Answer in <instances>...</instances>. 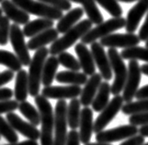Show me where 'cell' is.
Wrapping results in <instances>:
<instances>
[{
	"label": "cell",
	"mask_w": 148,
	"mask_h": 145,
	"mask_svg": "<svg viewBox=\"0 0 148 145\" xmlns=\"http://www.w3.org/2000/svg\"><path fill=\"white\" fill-rule=\"evenodd\" d=\"M123 97L120 94L114 95L112 100L109 102L106 107L102 110L99 116L97 117L96 121L94 122V132L99 133L109 125L110 121L117 116V114L121 110L122 105H123Z\"/></svg>",
	"instance_id": "9c48e42d"
},
{
	"label": "cell",
	"mask_w": 148,
	"mask_h": 145,
	"mask_svg": "<svg viewBox=\"0 0 148 145\" xmlns=\"http://www.w3.org/2000/svg\"><path fill=\"white\" fill-rule=\"evenodd\" d=\"M67 103L59 100L54 111V143L53 145H65L67 139Z\"/></svg>",
	"instance_id": "52a82bcc"
},
{
	"label": "cell",
	"mask_w": 148,
	"mask_h": 145,
	"mask_svg": "<svg viewBox=\"0 0 148 145\" xmlns=\"http://www.w3.org/2000/svg\"><path fill=\"white\" fill-rule=\"evenodd\" d=\"M18 102L17 100H4L0 101V115L4 113L13 112L18 109Z\"/></svg>",
	"instance_id": "f35d334b"
},
{
	"label": "cell",
	"mask_w": 148,
	"mask_h": 145,
	"mask_svg": "<svg viewBox=\"0 0 148 145\" xmlns=\"http://www.w3.org/2000/svg\"><path fill=\"white\" fill-rule=\"evenodd\" d=\"M79 135L81 143L86 144L90 142L92 133L94 132L93 111L88 106H85L81 110L80 122H79Z\"/></svg>",
	"instance_id": "ac0fdd59"
},
{
	"label": "cell",
	"mask_w": 148,
	"mask_h": 145,
	"mask_svg": "<svg viewBox=\"0 0 148 145\" xmlns=\"http://www.w3.org/2000/svg\"><path fill=\"white\" fill-rule=\"evenodd\" d=\"M14 95V92L9 88H0V101L9 100Z\"/></svg>",
	"instance_id": "f6af8a7d"
},
{
	"label": "cell",
	"mask_w": 148,
	"mask_h": 145,
	"mask_svg": "<svg viewBox=\"0 0 148 145\" xmlns=\"http://www.w3.org/2000/svg\"><path fill=\"white\" fill-rule=\"evenodd\" d=\"M1 8L6 16L14 23L25 25L29 22V13L17 6L12 0H3L1 2Z\"/></svg>",
	"instance_id": "ffe728a7"
},
{
	"label": "cell",
	"mask_w": 148,
	"mask_h": 145,
	"mask_svg": "<svg viewBox=\"0 0 148 145\" xmlns=\"http://www.w3.org/2000/svg\"><path fill=\"white\" fill-rule=\"evenodd\" d=\"M0 65L6 66L14 72L19 71L23 66L17 56L6 50H0Z\"/></svg>",
	"instance_id": "d6a6232c"
},
{
	"label": "cell",
	"mask_w": 148,
	"mask_h": 145,
	"mask_svg": "<svg viewBox=\"0 0 148 145\" xmlns=\"http://www.w3.org/2000/svg\"><path fill=\"white\" fill-rule=\"evenodd\" d=\"M75 51L84 73L88 76H91L96 73V64L92 52L86 47V44L82 42L76 44L75 46Z\"/></svg>",
	"instance_id": "d6986e66"
},
{
	"label": "cell",
	"mask_w": 148,
	"mask_h": 145,
	"mask_svg": "<svg viewBox=\"0 0 148 145\" xmlns=\"http://www.w3.org/2000/svg\"><path fill=\"white\" fill-rule=\"evenodd\" d=\"M145 143V137L140 135H134L126 139V141L121 143L120 145H142Z\"/></svg>",
	"instance_id": "b9f144b4"
},
{
	"label": "cell",
	"mask_w": 148,
	"mask_h": 145,
	"mask_svg": "<svg viewBox=\"0 0 148 145\" xmlns=\"http://www.w3.org/2000/svg\"><path fill=\"white\" fill-rule=\"evenodd\" d=\"M92 24L93 23L88 19H83L77 24H75L74 27L64 33V35H63L61 38H58L52 44L49 48L50 54L52 56H56L70 48L92 28Z\"/></svg>",
	"instance_id": "7a4b0ae2"
},
{
	"label": "cell",
	"mask_w": 148,
	"mask_h": 145,
	"mask_svg": "<svg viewBox=\"0 0 148 145\" xmlns=\"http://www.w3.org/2000/svg\"><path fill=\"white\" fill-rule=\"evenodd\" d=\"M82 89L78 85L68 86H45L42 90V94L48 99L65 100L76 98L81 94Z\"/></svg>",
	"instance_id": "5bb4252c"
},
{
	"label": "cell",
	"mask_w": 148,
	"mask_h": 145,
	"mask_svg": "<svg viewBox=\"0 0 148 145\" xmlns=\"http://www.w3.org/2000/svg\"><path fill=\"white\" fill-rule=\"evenodd\" d=\"M7 120L16 131L22 134L24 137L37 141L40 138V131L33 124L21 119L17 114L13 112L7 113Z\"/></svg>",
	"instance_id": "9a60e30c"
},
{
	"label": "cell",
	"mask_w": 148,
	"mask_h": 145,
	"mask_svg": "<svg viewBox=\"0 0 148 145\" xmlns=\"http://www.w3.org/2000/svg\"><path fill=\"white\" fill-rule=\"evenodd\" d=\"M111 94V85L108 81L101 82L98 92L92 102V109L96 112H101L110 102V94Z\"/></svg>",
	"instance_id": "484cf974"
},
{
	"label": "cell",
	"mask_w": 148,
	"mask_h": 145,
	"mask_svg": "<svg viewBox=\"0 0 148 145\" xmlns=\"http://www.w3.org/2000/svg\"><path fill=\"white\" fill-rule=\"evenodd\" d=\"M80 135L75 129H72L67 134V139H66L65 145H80Z\"/></svg>",
	"instance_id": "60d3db41"
},
{
	"label": "cell",
	"mask_w": 148,
	"mask_h": 145,
	"mask_svg": "<svg viewBox=\"0 0 148 145\" xmlns=\"http://www.w3.org/2000/svg\"><path fill=\"white\" fill-rule=\"evenodd\" d=\"M18 110L27 119L33 124L34 126H39L40 124V112L35 108L32 103L27 101L20 102L18 105Z\"/></svg>",
	"instance_id": "f546056e"
},
{
	"label": "cell",
	"mask_w": 148,
	"mask_h": 145,
	"mask_svg": "<svg viewBox=\"0 0 148 145\" xmlns=\"http://www.w3.org/2000/svg\"><path fill=\"white\" fill-rule=\"evenodd\" d=\"M2 12H3V10L1 8H0V17H2Z\"/></svg>",
	"instance_id": "db71d44e"
},
{
	"label": "cell",
	"mask_w": 148,
	"mask_h": 145,
	"mask_svg": "<svg viewBox=\"0 0 148 145\" xmlns=\"http://www.w3.org/2000/svg\"><path fill=\"white\" fill-rule=\"evenodd\" d=\"M49 54V49L46 47L36 50L29 66V94L32 97L39 94L40 86L42 79L43 67Z\"/></svg>",
	"instance_id": "3957f363"
},
{
	"label": "cell",
	"mask_w": 148,
	"mask_h": 145,
	"mask_svg": "<svg viewBox=\"0 0 148 145\" xmlns=\"http://www.w3.org/2000/svg\"><path fill=\"white\" fill-rule=\"evenodd\" d=\"M135 98L137 100L140 99H148V84L143 86L140 89H138L136 94H135Z\"/></svg>",
	"instance_id": "bcb514c9"
},
{
	"label": "cell",
	"mask_w": 148,
	"mask_h": 145,
	"mask_svg": "<svg viewBox=\"0 0 148 145\" xmlns=\"http://www.w3.org/2000/svg\"><path fill=\"white\" fill-rule=\"evenodd\" d=\"M85 145H111L110 143H107V142H88Z\"/></svg>",
	"instance_id": "f907efd6"
},
{
	"label": "cell",
	"mask_w": 148,
	"mask_h": 145,
	"mask_svg": "<svg viewBox=\"0 0 148 145\" xmlns=\"http://www.w3.org/2000/svg\"><path fill=\"white\" fill-rule=\"evenodd\" d=\"M7 145H39V143L35 141V139H29L28 141H24V142H18V143H9V144H7Z\"/></svg>",
	"instance_id": "7dc6e473"
},
{
	"label": "cell",
	"mask_w": 148,
	"mask_h": 145,
	"mask_svg": "<svg viewBox=\"0 0 148 145\" xmlns=\"http://www.w3.org/2000/svg\"><path fill=\"white\" fill-rule=\"evenodd\" d=\"M59 65L60 63L58 58H55V56H51L47 58L43 67L42 79V83L44 86H50L53 82Z\"/></svg>",
	"instance_id": "4316f807"
},
{
	"label": "cell",
	"mask_w": 148,
	"mask_h": 145,
	"mask_svg": "<svg viewBox=\"0 0 148 145\" xmlns=\"http://www.w3.org/2000/svg\"><path fill=\"white\" fill-rule=\"evenodd\" d=\"M9 19L7 16L0 17V45H7L9 41L10 34Z\"/></svg>",
	"instance_id": "8d00e7d4"
},
{
	"label": "cell",
	"mask_w": 148,
	"mask_h": 145,
	"mask_svg": "<svg viewBox=\"0 0 148 145\" xmlns=\"http://www.w3.org/2000/svg\"><path fill=\"white\" fill-rule=\"evenodd\" d=\"M84 9L82 8H75L74 9H70L65 15L59 19L56 25V29L59 33H65L68 30L78 22V20L83 17Z\"/></svg>",
	"instance_id": "7402d4cb"
},
{
	"label": "cell",
	"mask_w": 148,
	"mask_h": 145,
	"mask_svg": "<svg viewBox=\"0 0 148 145\" xmlns=\"http://www.w3.org/2000/svg\"><path fill=\"white\" fill-rule=\"evenodd\" d=\"M117 1H120V2H123V3H132V2L139 1V0H117Z\"/></svg>",
	"instance_id": "816d5d0a"
},
{
	"label": "cell",
	"mask_w": 148,
	"mask_h": 145,
	"mask_svg": "<svg viewBox=\"0 0 148 145\" xmlns=\"http://www.w3.org/2000/svg\"><path fill=\"white\" fill-rule=\"evenodd\" d=\"M130 124L135 126H143L148 125V112L137 114V115H132L129 117Z\"/></svg>",
	"instance_id": "ab89813d"
},
{
	"label": "cell",
	"mask_w": 148,
	"mask_h": 145,
	"mask_svg": "<svg viewBox=\"0 0 148 145\" xmlns=\"http://www.w3.org/2000/svg\"><path fill=\"white\" fill-rule=\"evenodd\" d=\"M53 23H54V20L51 19L40 18L37 19H33L32 22H29L27 24H25L22 31L26 37L30 38L50 28H53Z\"/></svg>",
	"instance_id": "603a6c76"
},
{
	"label": "cell",
	"mask_w": 148,
	"mask_h": 145,
	"mask_svg": "<svg viewBox=\"0 0 148 145\" xmlns=\"http://www.w3.org/2000/svg\"><path fill=\"white\" fill-rule=\"evenodd\" d=\"M81 102L80 100L73 98L71 99L67 106V122L68 126L72 129H76L79 127L80 116H81Z\"/></svg>",
	"instance_id": "83f0119b"
},
{
	"label": "cell",
	"mask_w": 148,
	"mask_h": 145,
	"mask_svg": "<svg viewBox=\"0 0 148 145\" xmlns=\"http://www.w3.org/2000/svg\"><path fill=\"white\" fill-rule=\"evenodd\" d=\"M59 32L55 28H50L44 32L33 36L27 43L29 50H38L40 48L45 47L47 44L55 42L58 39Z\"/></svg>",
	"instance_id": "44dd1931"
},
{
	"label": "cell",
	"mask_w": 148,
	"mask_h": 145,
	"mask_svg": "<svg viewBox=\"0 0 148 145\" xmlns=\"http://www.w3.org/2000/svg\"><path fill=\"white\" fill-rule=\"evenodd\" d=\"M139 133V129L135 125H123L121 127H117L111 129L102 130L96 135V141L100 142L111 143L115 142H119L121 139H128Z\"/></svg>",
	"instance_id": "8fae6325"
},
{
	"label": "cell",
	"mask_w": 148,
	"mask_h": 145,
	"mask_svg": "<svg viewBox=\"0 0 148 145\" xmlns=\"http://www.w3.org/2000/svg\"><path fill=\"white\" fill-rule=\"evenodd\" d=\"M12 1L29 14L40 18H47L53 20H59L62 18L63 10L36 0H12Z\"/></svg>",
	"instance_id": "5b68a950"
},
{
	"label": "cell",
	"mask_w": 148,
	"mask_h": 145,
	"mask_svg": "<svg viewBox=\"0 0 148 145\" xmlns=\"http://www.w3.org/2000/svg\"><path fill=\"white\" fill-rule=\"evenodd\" d=\"M139 38L142 42H145V41L148 39V13L146 15V18L144 24L142 25V27L139 31Z\"/></svg>",
	"instance_id": "ee69618b"
},
{
	"label": "cell",
	"mask_w": 148,
	"mask_h": 145,
	"mask_svg": "<svg viewBox=\"0 0 148 145\" xmlns=\"http://www.w3.org/2000/svg\"><path fill=\"white\" fill-rule=\"evenodd\" d=\"M121 112L126 116L148 112V99H140L136 102H128L122 105Z\"/></svg>",
	"instance_id": "1f68e13d"
},
{
	"label": "cell",
	"mask_w": 148,
	"mask_h": 145,
	"mask_svg": "<svg viewBox=\"0 0 148 145\" xmlns=\"http://www.w3.org/2000/svg\"><path fill=\"white\" fill-rule=\"evenodd\" d=\"M29 94V75L25 69L18 71L15 82L14 96L18 102L26 101Z\"/></svg>",
	"instance_id": "d4e9b609"
},
{
	"label": "cell",
	"mask_w": 148,
	"mask_h": 145,
	"mask_svg": "<svg viewBox=\"0 0 148 145\" xmlns=\"http://www.w3.org/2000/svg\"><path fill=\"white\" fill-rule=\"evenodd\" d=\"M90 50L92 52L95 64L98 66L102 78L107 81L110 80L112 79V68L109 56L105 53L104 46L96 41L90 44Z\"/></svg>",
	"instance_id": "4fadbf2b"
},
{
	"label": "cell",
	"mask_w": 148,
	"mask_h": 145,
	"mask_svg": "<svg viewBox=\"0 0 148 145\" xmlns=\"http://www.w3.org/2000/svg\"><path fill=\"white\" fill-rule=\"evenodd\" d=\"M14 78V71L11 69L4 70L0 73V87L8 83L9 81H11Z\"/></svg>",
	"instance_id": "7bdbcfd3"
},
{
	"label": "cell",
	"mask_w": 148,
	"mask_h": 145,
	"mask_svg": "<svg viewBox=\"0 0 148 145\" xmlns=\"http://www.w3.org/2000/svg\"><path fill=\"white\" fill-rule=\"evenodd\" d=\"M99 43L110 48H130L138 45L141 40L134 33H110L99 39Z\"/></svg>",
	"instance_id": "7c38bea8"
},
{
	"label": "cell",
	"mask_w": 148,
	"mask_h": 145,
	"mask_svg": "<svg viewBox=\"0 0 148 145\" xmlns=\"http://www.w3.org/2000/svg\"><path fill=\"white\" fill-rule=\"evenodd\" d=\"M102 76L100 73H94L86 82L80 94V102L83 106H89L98 92L99 88L102 82Z\"/></svg>",
	"instance_id": "e0dca14e"
},
{
	"label": "cell",
	"mask_w": 148,
	"mask_h": 145,
	"mask_svg": "<svg viewBox=\"0 0 148 145\" xmlns=\"http://www.w3.org/2000/svg\"><path fill=\"white\" fill-rule=\"evenodd\" d=\"M0 137H1V135H0Z\"/></svg>",
	"instance_id": "680465c9"
},
{
	"label": "cell",
	"mask_w": 148,
	"mask_h": 145,
	"mask_svg": "<svg viewBox=\"0 0 148 145\" xmlns=\"http://www.w3.org/2000/svg\"><path fill=\"white\" fill-rule=\"evenodd\" d=\"M2 1H3V0H0V3H1V2H2Z\"/></svg>",
	"instance_id": "6f0895ef"
},
{
	"label": "cell",
	"mask_w": 148,
	"mask_h": 145,
	"mask_svg": "<svg viewBox=\"0 0 148 145\" xmlns=\"http://www.w3.org/2000/svg\"><path fill=\"white\" fill-rule=\"evenodd\" d=\"M39 1L61 9L63 11H69L71 7H72V5L68 0H39Z\"/></svg>",
	"instance_id": "74e56055"
},
{
	"label": "cell",
	"mask_w": 148,
	"mask_h": 145,
	"mask_svg": "<svg viewBox=\"0 0 148 145\" xmlns=\"http://www.w3.org/2000/svg\"><path fill=\"white\" fill-rule=\"evenodd\" d=\"M9 41L12 44V47L16 53V56L18 59L21 61L22 65L29 66L32 58L29 53L28 44L25 42V35L23 31L19 28L18 24L13 23L10 26V34H9Z\"/></svg>",
	"instance_id": "ba28073f"
},
{
	"label": "cell",
	"mask_w": 148,
	"mask_h": 145,
	"mask_svg": "<svg viewBox=\"0 0 148 145\" xmlns=\"http://www.w3.org/2000/svg\"><path fill=\"white\" fill-rule=\"evenodd\" d=\"M83 9L86 14L88 19L93 24L98 25L101 22H103L104 18L102 16L100 10L97 6L95 0H85L82 4Z\"/></svg>",
	"instance_id": "f1b7e54d"
},
{
	"label": "cell",
	"mask_w": 148,
	"mask_h": 145,
	"mask_svg": "<svg viewBox=\"0 0 148 145\" xmlns=\"http://www.w3.org/2000/svg\"><path fill=\"white\" fill-rule=\"evenodd\" d=\"M0 135L3 136L9 143H16L18 141V136L16 130L9 122L0 116Z\"/></svg>",
	"instance_id": "836d02e7"
},
{
	"label": "cell",
	"mask_w": 148,
	"mask_h": 145,
	"mask_svg": "<svg viewBox=\"0 0 148 145\" xmlns=\"http://www.w3.org/2000/svg\"><path fill=\"white\" fill-rule=\"evenodd\" d=\"M145 42H146V43H145V47H147V48H148V39L145 41Z\"/></svg>",
	"instance_id": "11a10c76"
},
{
	"label": "cell",
	"mask_w": 148,
	"mask_h": 145,
	"mask_svg": "<svg viewBox=\"0 0 148 145\" xmlns=\"http://www.w3.org/2000/svg\"><path fill=\"white\" fill-rule=\"evenodd\" d=\"M142 145H148V142L147 143H144V144H142Z\"/></svg>",
	"instance_id": "9f6ffc18"
},
{
	"label": "cell",
	"mask_w": 148,
	"mask_h": 145,
	"mask_svg": "<svg viewBox=\"0 0 148 145\" xmlns=\"http://www.w3.org/2000/svg\"><path fill=\"white\" fill-rule=\"evenodd\" d=\"M35 103L39 109L40 115V144L42 145H53V128H54V114L53 106L48 101V98L42 94L35 96Z\"/></svg>",
	"instance_id": "6da1fadb"
},
{
	"label": "cell",
	"mask_w": 148,
	"mask_h": 145,
	"mask_svg": "<svg viewBox=\"0 0 148 145\" xmlns=\"http://www.w3.org/2000/svg\"><path fill=\"white\" fill-rule=\"evenodd\" d=\"M108 56L115 75L114 81L111 85V94L113 95H118L124 89L128 76V69L121 55L116 50V48H110L108 50Z\"/></svg>",
	"instance_id": "8992f818"
},
{
	"label": "cell",
	"mask_w": 148,
	"mask_h": 145,
	"mask_svg": "<svg viewBox=\"0 0 148 145\" xmlns=\"http://www.w3.org/2000/svg\"><path fill=\"white\" fill-rule=\"evenodd\" d=\"M112 17H121L122 8L117 0H95Z\"/></svg>",
	"instance_id": "d590c367"
},
{
	"label": "cell",
	"mask_w": 148,
	"mask_h": 145,
	"mask_svg": "<svg viewBox=\"0 0 148 145\" xmlns=\"http://www.w3.org/2000/svg\"><path fill=\"white\" fill-rule=\"evenodd\" d=\"M139 134H141L142 136L148 137V125H143L139 128Z\"/></svg>",
	"instance_id": "c3c4849f"
},
{
	"label": "cell",
	"mask_w": 148,
	"mask_h": 145,
	"mask_svg": "<svg viewBox=\"0 0 148 145\" xmlns=\"http://www.w3.org/2000/svg\"><path fill=\"white\" fill-rule=\"evenodd\" d=\"M58 60L60 65L68 69L69 70L79 71L81 69V66L78 59H76L73 55H71L66 51H64L58 55Z\"/></svg>",
	"instance_id": "e575fe53"
},
{
	"label": "cell",
	"mask_w": 148,
	"mask_h": 145,
	"mask_svg": "<svg viewBox=\"0 0 148 145\" xmlns=\"http://www.w3.org/2000/svg\"><path fill=\"white\" fill-rule=\"evenodd\" d=\"M146 12H148V0H139L127 14L125 25L126 32L134 33L138 28L142 18Z\"/></svg>",
	"instance_id": "2e32d148"
},
{
	"label": "cell",
	"mask_w": 148,
	"mask_h": 145,
	"mask_svg": "<svg viewBox=\"0 0 148 145\" xmlns=\"http://www.w3.org/2000/svg\"><path fill=\"white\" fill-rule=\"evenodd\" d=\"M55 80L60 83H65L70 85H85L88 81V75L84 72H78L74 70L61 71L55 76Z\"/></svg>",
	"instance_id": "cb8c5ba5"
},
{
	"label": "cell",
	"mask_w": 148,
	"mask_h": 145,
	"mask_svg": "<svg viewBox=\"0 0 148 145\" xmlns=\"http://www.w3.org/2000/svg\"><path fill=\"white\" fill-rule=\"evenodd\" d=\"M121 55L123 59L131 60H142L148 63V48L141 47V46H132L130 48H124L121 52Z\"/></svg>",
	"instance_id": "4dcf8cb0"
},
{
	"label": "cell",
	"mask_w": 148,
	"mask_h": 145,
	"mask_svg": "<svg viewBox=\"0 0 148 145\" xmlns=\"http://www.w3.org/2000/svg\"><path fill=\"white\" fill-rule=\"evenodd\" d=\"M125 25L126 19L122 17H112V19L98 24L95 28H91L81 38V42L85 44H91L98 39H101L117 30L124 28Z\"/></svg>",
	"instance_id": "277c9868"
},
{
	"label": "cell",
	"mask_w": 148,
	"mask_h": 145,
	"mask_svg": "<svg viewBox=\"0 0 148 145\" xmlns=\"http://www.w3.org/2000/svg\"><path fill=\"white\" fill-rule=\"evenodd\" d=\"M70 2H74V3H77V4H83L85 0H68Z\"/></svg>",
	"instance_id": "f5cc1de1"
},
{
	"label": "cell",
	"mask_w": 148,
	"mask_h": 145,
	"mask_svg": "<svg viewBox=\"0 0 148 145\" xmlns=\"http://www.w3.org/2000/svg\"><path fill=\"white\" fill-rule=\"evenodd\" d=\"M142 78V70L138 61L135 59H131L128 64V76H127L126 83L123 89L124 102L128 103L132 101L138 91V87Z\"/></svg>",
	"instance_id": "30bf717a"
},
{
	"label": "cell",
	"mask_w": 148,
	"mask_h": 145,
	"mask_svg": "<svg viewBox=\"0 0 148 145\" xmlns=\"http://www.w3.org/2000/svg\"><path fill=\"white\" fill-rule=\"evenodd\" d=\"M141 70H142V73L145 74V76H148V63L145 64L141 67Z\"/></svg>",
	"instance_id": "681fc988"
}]
</instances>
